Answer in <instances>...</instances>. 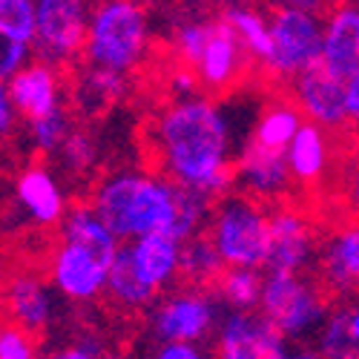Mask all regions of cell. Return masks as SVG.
<instances>
[{
    "mask_svg": "<svg viewBox=\"0 0 359 359\" xmlns=\"http://www.w3.org/2000/svg\"><path fill=\"white\" fill-rule=\"evenodd\" d=\"M156 156L164 178L207 196L213 204L233 193L236 164L227 161L230 127L210 98H178L156 121Z\"/></svg>",
    "mask_w": 359,
    "mask_h": 359,
    "instance_id": "6da1fadb",
    "label": "cell"
},
{
    "mask_svg": "<svg viewBox=\"0 0 359 359\" xmlns=\"http://www.w3.org/2000/svg\"><path fill=\"white\" fill-rule=\"evenodd\" d=\"M204 233L227 267L259 271L271 253V210L248 193H230L216 201Z\"/></svg>",
    "mask_w": 359,
    "mask_h": 359,
    "instance_id": "7a4b0ae2",
    "label": "cell"
},
{
    "mask_svg": "<svg viewBox=\"0 0 359 359\" xmlns=\"http://www.w3.org/2000/svg\"><path fill=\"white\" fill-rule=\"evenodd\" d=\"M149 43L147 9L130 0L98 4L89 18V41L83 57L89 67H101L118 75H127L141 64Z\"/></svg>",
    "mask_w": 359,
    "mask_h": 359,
    "instance_id": "3957f363",
    "label": "cell"
},
{
    "mask_svg": "<svg viewBox=\"0 0 359 359\" xmlns=\"http://www.w3.org/2000/svg\"><path fill=\"white\" fill-rule=\"evenodd\" d=\"M319 4H287L276 6L271 18V57L262 64L273 78H296L311 64L322 61L325 20Z\"/></svg>",
    "mask_w": 359,
    "mask_h": 359,
    "instance_id": "277c9868",
    "label": "cell"
},
{
    "mask_svg": "<svg viewBox=\"0 0 359 359\" xmlns=\"http://www.w3.org/2000/svg\"><path fill=\"white\" fill-rule=\"evenodd\" d=\"M331 296L325 287L302 279L299 273H267L259 313L276 325L282 337L302 339L308 334H319L327 319Z\"/></svg>",
    "mask_w": 359,
    "mask_h": 359,
    "instance_id": "5b68a950",
    "label": "cell"
},
{
    "mask_svg": "<svg viewBox=\"0 0 359 359\" xmlns=\"http://www.w3.org/2000/svg\"><path fill=\"white\" fill-rule=\"evenodd\" d=\"M89 12L81 0H38L35 15V49L41 61H69L86 49L89 41Z\"/></svg>",
    "mask_w": 359,
    "mask_h": 359,
    "instance_id": "8992f818",
    "label": "cell"
},
{
    "mask_svg": "<svg viewBox=\"0 0 359 359\" xmlns=\"http://www.w3.org/2000/svg\"><path fill=\"white\" fill-rule=\"evenodd\" d=\"M290 83V101L305 115V121L316 127L337 130L342 124H351L348 118V95H345V81H339L322 61L302 69Z\"/></svg>",
    "mask_w": 359,
    "mask_h": 359,
    "instance_id": "52a82bcc",
    "label": "cell"
},
{
    "mask_svg": "<svg viewBox=\"0 0 359 359\" xmlns=\"http://www.w3.org/2000/svg\"><path fill=\"white\" fill-rule=\"evenodd\" d=\"M213 322H216V302L204 290H178L167 296L149 316V325H153L161 345L164 342L196 345L201 337L210 334Z\"/></svg>",
    "mask_w": 359,
    "mask_h": 359,
    "instance_id": "ba28073f",
    "label": "cell"
},
{
    "mask_svg": "<svg viewBox=\"0 0 359 359\" xmlns=\"http://www.w3.org/2000/svg\"><path fill=\"white\" fill-rule=\"evenodd\" d=\"M219 359H290V351L262 313L233 311L219 327Z\"/></svg>",
    "mask_w": 359,
    "mask_h": 359,
    "instance_id": "9c48e42d",
    "label": "cell"
},
{
    "mask_svg": "<svg viewBox=\"0 0 359 359\" xmlns=\"http://www.w3.org/2000/svg\"><path fill=\"white\" fill-rule=\"evenodd\" d=\"M248 55L250 52L242 46L233 26L222 15H216L210 23V41H207L204 55L198 57L193 72L207 93H224L248 75Z\"/></svg>",
    "mask_w": 359,
    "mask_h": 359,
    "instance_id": "30bf717a",
    "label": "cell"
},
{
    "mask_svg": "<svg viewBox=\"0 0 359 359\" xmlns=\"http://www.w3.org/2000/svg\"><path fill=\"white\" fill-rule=\"evenodd\" d=\"M313 253V233L308 219L282 204L271 210V253H267V273H299L311 262Z\"/></svg>",
    "mask_w": 359,
    "mask_h": 359,
    "instance_id": "8fae6325",
    "label": "cell"
},
{
    "mask_svg": "<svg viewBox=\"0 0 359 359\" xmlns=\"http://www.w3.org/2000/svg\"><path fill=\"white\" fill-rule=\"evenodd\" d=\"M290 182H293V175H290L285 153L264 149L256 141H248L236 158V184L242 187V193L253 196L262 204L287 193Z\"/></svg>",
    "mask_w": 359,
    "mask_h": 359,
    "instance_id": "7c38bea8",
    "label": "cell"
},
{
    "mask_svg": "<svg viewBox=\"0 0 359 359\" xmlns=\"http://www.w3.org/2000/svg\"><path fill=\"white\" fill-rule=\"evenodd\" d=\"M109 271L86 250L75 245H64L52 256V282L72 302H93L107 290Z\"/></svg>",
    "mask_w": 359,
    "mask_h": 359,
    "instance_id": "4fadbf2b",
    "label": "cell"
},
{
    "mask_svg": "<svg viewBox=\"0 0 359 359\" xmlns=\"http://www.w3.org/2000/svg\"><path fill=\"white\" fill-rule=\"evenodd\" d=\"M9 95L15 109L32 121H43V118L55 115L61 107V78H57V69L46 61H32L23 72H18L9 83Z\"/></svg>",
    "mask_w": 359,
    "mask_h": 359,
    "instance_id": "5bb4252c",
    "label": "cell"
},
{
    "mask_svg": "<svg viewBox=\"0 0 359 359\" xmlns=\"http://www.w3.org/2000/svg\"><path fill=\"white\" fill-rule=\"evenodd\" d=\"M144 182V172H112L95 184L93 190V204L95 213L104 219V224L118 236V238H135L133 233V213H135V198Z\"/></svg>",
    "mask_w": 359,
    "mask_h": 359,
    "instance_id": "9a60e30c",
    "label": "cell"
},
{
    "mask_svg": "<svg viewBox=\"0 0 359 359\" xmlns=\"http://www.w3.org/2000/svg\"><path fill=\"white\" fill-rule=\"evenodd\" d=\"M61 242L75 245V248L86 250L89 256H95L107 271H112L118 253L124 248L121 238L104 224V219L95 213V207L86 201H78L67 210V216L61 222Z\"/></svg>",
    "mask_w": 359,
    "mask_h": 359,
    "instance_id": "2e32d148",
    "label": "cell"
},
{
    "mask_svg": "<svg viewBox=\"0 0 359 359\" xmlns=\"http://www.w3.org/2000/svg\"><path fill=\"white\" fill-rule=\"evenodd\" d=\"M322 64L339 81L359 72V6H334L327 12Z\"/></svg>",
    "mask_w": 359,
    "mask_h": 359,
    "instance_id": "e0dca14e",
    "label": "cell"
},
{
    "mask_svg": "<svg viewBox=\"0 0 359 359\" xmlns=\"http://www.w3.org/2000/svg\"><path fill=\"white\" fill-rule=\"evenodd\" d=\"M15 196L23 210L38 224H57L67 216V198L57 184V178L43 167L32 164L18 172L15 178Z\"/></svg>",
    "mask_w": 359,
    "mask_h": 359,
    "instance_id": "ac0fdd59",
    "label": "cell"
},
{
    "mask_svg": "<svg viewBox=\"0 0 359 359\" xmlns=\"http://www.w3.org/2000/svg\"><path fill=\"white\" fill-rule=\"evenodd\" d=\"M4 305L9 311V319L29 334H38L52 322L55 299L52 290L32 273H15L4 287Z\"/></svg>",
    "mask_w": 359,
    "mask_h": 359,
    "instance_id": "d6986e66",
    "label": "cell"
},
{
    "mask_svg": "<svg viewBox=\"0 0 359 359\" xmlns=\"http://www.w3.org/2000/svg\"><path fill=\"white\" fill-rule=\"evenodd\" d=\"M182 248L184 245L178 238H172L170 233H149V236H141L135 242H130V253H133L138 273L156 290L170 285L182 273Z\"/></svg>",
    "mask_w": 359,
    "mask_h": 359,
    "instance_id": "ffe728a7",
    "label": "cell"
},
{
    "mask_svg": "<svg viewBox=\"0 0 359 359\" xmlns=\"http://www.w3.org/2000/svg\"><path fill=\"white\" fill-rule=\"evenodd\" d=\"M319 273L331 293H345L359 285V224L342 227L327 242Z\"/></svg>",
    "mask_w": 359,
    "mask_h": 359,
    "instance_id": "44dd1931",
    "label": "cell"
},
{
    "mask_svg": "<svg viewBox=\"0 0 359 359\" xmlns=\"http://www.w3.org/2000/svg\"><path fill=\"white\" fill-rule=\"evenodd\" d=\"M287 167H290V175L293 182L299 184H319L322 175L327 170V135L322 127L305 121L302 130L296 133V138L290 141L287 147Z\"/></svg>",
    "mask_w": 359,
    "mask_h": 359,
    "instance_id": "7402d4cb",
    "label": "cell"
},
{
    "mask_svg": "<svg viewBox=\"0 0 359 359\" xmlns=\"http://www.w3.org/2000/svg\"><path fill=\"white\" fill-rule=\"evenodd\" d=\"M302 124H305V115L299 112V107L290 98H279V101H271L259 112L250 141H256L264 149L287 153L290 141L296 138L299 130H302Z\"/></svg>",
    "mask_w": 359,
    "mask_h": 359,
    "instance_id": "603a6c76",
    "label": "cell"
},
{
    "mask_svg": "<svg viewBox=\"0 0 359 359\" xmlns=\"http://www.w3.org/2000/svg\"><path fill=\"white\" fill-rule=\"evenodd\" d=\"M156 287L147 285L144 276L138 273V267L133 262V253H130V245L121 248V253H118L112 271L107 276V296L109 302H115L118 308L124 311H141L147 308L149 302L156 299Z\"/></svg>",
    "mask_w": 359,
    "mask_h": 359,
    "instance_id": "cb8c5ba5",
    "label": "cell"
},
{
    "mask_svg": "<svg viewBox=\"0 0 359 359\" xmlns=\"http://www.w3.org/2000/svg\"><path fill=\"white\" fill-rule=\"evenodd\" d=\"M227 264L222 262L219 250L213 248L210 236L207 233H198L196 238L182 248V276L198 287H207V285H219V279L224 276Z\"/></svg>",
    "mask_w": 359,
    "mask_h": 359,
    "instance_id": "d4e9b609",
    "label": "cell"
},
{
    "mask_svg": "<svg viewBox=\"0 0 359 359\" xmlns=\"http://www.w3.org/2000/svg\"><path fill=\"white\" fill-rule=\"evenodd\" d=\"M222 18L233 26V32L238 35V41H242V46L250 55H256L262 64L271 57V49H273L271 23H267V18L262 12H256L250 6H224Z\"/></svg>",
    "mask_w": 359,
    "mask_h": 359,
    "instance_id": "484cf974",
    "label": "cell"
},
{
    "mask_svg": "<svg viewBox=\"0 0 359 359\" xmlns=\"http://www.w3.org/2000/svg\"><path fill=\"white\" fill-rule=\"evenodd\" d=\"M127 93V75H118L101 67H89L78 83V101L86 112H101Z\"/></svg>",
    "mask_w": 359,
    "mask_h": 359,
    "instance_id": "4316f807",
    "label": "cell"
},
{
    "mask_svg": "<svg viewBox=\"0 0 359 359\" xmlns=\"http://www.w3.org/2000/svg\"><path fill=\"white\" fill-rule=\"evenodd\" d=\"M262 290H264V276L259 271H248V267H227L216 285V293L233 311L242 313H250L262 305Z\"/></svg>",
    "mask_w": 359,
    "mask_h": 359,
    "instance_id": "83f0119b",
    "label": "cell"
},
{
    "mask_svg": "<svg viewBox=\"0 0 359 359\" xmlns=\"http://www.w3.org/2000/svg\"><path fill=\"white\" fill-rule=\"evenodd\" d=\"M35 15L32 0H0V38L18 43H35Z\"/></svg>",
    "mask_w": 359,
    "mask_h": 359,
    "instance_id": "f1b7e54d",
    "label": "cell"
},
{
    "mask_svg": "<svg viewBox=\"0 0 359 359\" xmlns=\"http://www.w3.org/2000/svg\"><path fill=\"white\" fill-rule=\"evenodd\" d=\"M210 23H213V18H198V20H187L175 29L172 46H175V55H178V61H182V67L196 69L198 57L204 55L207 41H210Z\"/></svg>",
    "mask_w": 359,
    "mask_h": 359,
    "instance_id": "f546056e",
    "label": "cell"
},
{
    "mask_svg": "<svg viewBox=\"0 0 359 359\" xmlns=\"http://www.w3.org/2000/svg\"><path fill=\"white\" fill-rule=\"evenodd\" d=\"M29 135H32V144L38 153H61V147L72 135L69 115L64 109H57L55 115L43 118V121H32V133Z\"/></svg>",
    "mask_w": 359,
    "mask_h": 359,
    "instance_id": "4dcf8cb0",
    "label": "cell"
},
{
    "mask_svg": "<svg viewBox=\"0 0 359 359\" xmlns=\"http://www.w3.org/2000/svg\"><path fill=\"white\" fill-rule=\"evenodd\" d=\"M0 359H38L35 334L15 322H0Z\"/></svg>",
    "mask_w": 359,
    "mask_h": 359,
    "instance_id": "1f68e13d",
    "label": "cell"
},
{
    "mask_svg": "<svg viewBox=\"0 0 359 359\" xmlns=\"http://www.w3.org/2000/svg\"><path fill=\"white\" fill-rule=\"evenodd\" d=\"M95 158V144L83 130H72V135L67 138V144L61 147V164L72 172H83L93 167Z\"/></svg>",
    "mask_w": 359,
    "mask_h": 359,
    "instance_id": "d6a6232c",
    "label": "cell"
},
{
    "mask_svg": "<svg viewBox=\"0 0 359 359\" xmlns=\"http://www.w3.org/2000/svg\"><path fill=\"white\" fill-rule=\"evenodd\" d=\"M32 43H18L9 38H0V83H9L18 72L29 67Z\"/></svg>",
    "mask_w": 359,
    "mask_h": 359,
    "instance_id": "836d02e7",
    "label": "cell"
},
{
    "mask_svg": "<svg viewBox=\"0 0 359 359\" xmlns=\"http://www.w3.org/2000/svg\"><path fill=\"white\" fill-rule=\"evenodd\" d=\"M153 359H207L196 345H187V342H164Z\"/></svg>",
    "mask_w": 359,
    "mask_h": 359,
    "instance_id": "e575fe53",
    "label": "cell"
},
{
    "mask_svg": "<svg viewBox=\"0 0 359 359\" xmlns=\"http://www.w3.org/2000/svg\"><path fill=\"white\" fill-rule=\"evenodd\" d=\"M342 313H345V334H348L351 359H359V302L342 305Z\"/></svg>",
    "mask_w": 359,
    "mask_h": 359,
    "instance_id": "d590c367",
    "label": "cell"
},
{
    "mask_svg": "<svg viewBox=\"0 0 359 359\" xmlns=\"http://www.w3.org/2000/svg\"><path fill=\"white\" fill-rule=\"evenodd\" d=\"M15 115H18V109H15V104H12L9 86H6V83H0V141H4V138L12 133V127H15Z\"/></svg>",
    "mask_w": 359,
    "mask_h": 359,
    "instance_id": "8d00e7d4",
    "label": "cell"
},
{
    "mask_svg": "<svg viewBox=\"0 0 359 359\" xmlns=\"http://www.w3.org/2000/svg\"><path fill=\"white\" fill-rule=\"evenodd\" d=\"M104 353L98 351V345H93V342H86V345H69V348H61L55 356H49V359H101Z\"/></svg>",
    "mask_w": 359,
    "mask_h": 359,
    "instance_id": "74e56055",
    "label": "cell"
},
{
    "mask_svg": "<svg viewBox=\"0 0 359 359\" xmlns=\"http://www.w3.org/2000/svg\"><path fill=\"white\" fill-rule=\"evenodd\" d=\"M345 95H348V118L359 124V72L345 81Z\"/></svg>",
    "mask_w": 359,
    "mask_h": 359,
    "instance_id": "f35d334b",
    "label": "cell"
},
{
    "mask_svg": "<svg viewBox=\"0 0 359 359\" xmlns=\"http://www.w3.org/2000/svg\"><path fill=\"white\" fill-rule=\"evenodd\" d=\"M290 359H322V353L311 351V348H296V351H290Z\"/></svg>",
    "mask_w": 359,
    "mask_h": 359,
    "instance_id": "ab89813d",
    "label": "cell"
},
{
    "mask_svg": "<svg viewBox=\"0 0 359 359\" xmlns=\"http://www.w3.org/2000/svg\"><path fill=\"white\" fill-rule=\"evenodd\" d=\"M351 207H353V213L359 219V172L353 175V184H351Z\"/></svg>",
    "mask_w": 359,
    "mask_h": 359,
    "instance_id": "60d3db41",
    "label": "cell"
},
{
    "mask_svg": "<svg viewBox=\"0 0 359 359\" xmlns=\"http://www.w3.org/2000/svg\"><path fill=\"white\" fill-rule=\"evenodd\" d=\"M101 359H121V356H118V353H104Z\"/></svg>",
    "mask_w": 359,
    "mask_h": 359,
    "instance_id": "b9f144b4",
    "label": "cell"
}]
</instances>
